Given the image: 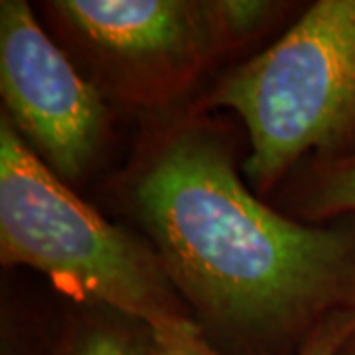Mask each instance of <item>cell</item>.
<instances>
[{
	"instance_id": "cell-7",
	"label": "cell",
	"mask_w": 355,
	"mask_h": 355,
	"mask_svg": "<svg viewBox=\"0 0 355 355\" xmlns=\"http://www.w3.org/2000/svg\"><path fill=\"white\" fill-rule=\"evenodd\" d=\"M302 203L310 219L355 214V150L338 154L320 166L310 178Z\"/></svg>"
},
{
	"instance_id": "cell-6",
	"label": "cell",
	"mask_w": 355,
	"mask_h": 355,
	"mask_svg": "<svg viewBox=\"0 0 355 355\" xmlns=\"http://www.w3.org/2000/svg\"><path fill=\"white\" fill-rule=\"evenodd\" d=\"M51 355H148V331L132 320H87L67 331Z\"/></svg>"
},
{
	"instance_id": "cell-8",
	"label": "cell",
	"mask_w": 355,
	"mask_h": 355,
	"mask_svg": "<svg viewBox=\"0 0 355 355\" xmlns=\"http://www.w3.org/2000/svg\"><path fill=\"white\" fill-rule=\"evenodd\" d=\"M148 331V355H223L207 342L203 326L188 318Z\"/></svg>"
},
{
	"instance_id": "cell-5",
	"label": "cell",
	"mask_w": 355,
	"mask_h": 355,
	"mask_svg": "<svg viewBox=\"0 0 355 355\" xmlns=\"http://www.w3.org/2000/svg\"><path fill=\"white\" fill-rule=\"evenodd\" d=\"M48 8L135 99L178 93L233 42L217 0H55Z\"/></svg>"
},
{
	"instance_id": "cell-10",
	"label": "cell",
	"mask_w": 355,
	"mask_h": 355,
	"mask_svg": "<svg viewBox=\"0 0 355 355\" xmlns=\"http://www.w3.org/2000/svg\"><path fill=\"white\" fill-rule=\"evenodd\" d=\"M221 22L231 40H245L257 32L275 12L272 2L259 0H217Z\"/></svg>"
},
{
	"instance_id": "cell-11",
	"label": "cell",
	"mask_w": 355,
	"mask_h": 355,
	"mask_svg": "<svg viewBox=\"0 0 355 355\" xmlns=\"http://www.w3.org/2000/svg\"><path fill=\"white\" fill-rule=\"evenodd\" d=\"M338 355H355V338L354 340H349V342H347V345H345V347H343L342 352H340Z\"/></svg>"
},
{
	"instance_id": "cell-9",
	"label": "cell",
	"mask_w": 355,
	"mask_h": 355,
	"mask_svg": "<svg viewBox=\"0 0 355 355\" xmlns=\"http://www.w3.org/2000/svg\"><path fill=\"white\" fill-rule=\"evenodd\" d=\"M355 338V308L331 312L304 338L298 355H338Z\"/></svg>"
},
{
	"instance_id": "cell-2",
	"label": "cell",
	"mask_w": 355,
	"mask_h": 355,
	"mask_svg": "<svg viewBox=\"0 0 355 355\" xmlns=\"http://www.w3.org/2000/svg\"><path fill=\"white\" fill-rule=\"evenodd\" d=\"M0 261L30 266L67 296L107 306L144 328L191 318L153 247L69 190L6 114L0 119Z\"/></svg>"
},
{
	"instance_id": "cell-1",
	"label": "cell",
	"mask_w": 355,
	"mask_h": 355,
	"mask_svg": "<svg viewBox=\"0 0 355 355\" xmlns=\"http://www.w3.org/2000/svg\"><path fill=\"white\" fill-rule=\"evenodd\" d=\"M128 202L184 302L221 334L279 342L355 308V223L304 225L266 207L209 128L156 140Z\"/></svg>"
},
{
	"instance_id": "cell-3",
	"label": "cell",
	"mask_w": 355,
	"mask_h": 355,
	"mask_svg": "<svg viewBox=\"0 0 355 355\" xmlns=\"http://www.w3.org/2000/svg\"><path fill=\"white\" fill-rule=\"evenodd\" d=\"M247 128L243 172L268 191L312 150L355 142V0H318L272 46L233 67L209 95Z\"/></svg>"
},
{
	"instance_id": "cell-4",
	"label": "cell",
	"mask_w": 355,
	"mask_h": 355,
	"mask_svg": "<svg viewBox=\"0 0 355 355\" xmlns=\"http://www.w3.org/2000/svg\"><path fill=\"white\" fill-rule=\"evenodd\" d=\"M0 93L14 130L51 172L64 182L87 172L109 109L24 0L0 2Z\"/></svg>"
}]
</instances>
